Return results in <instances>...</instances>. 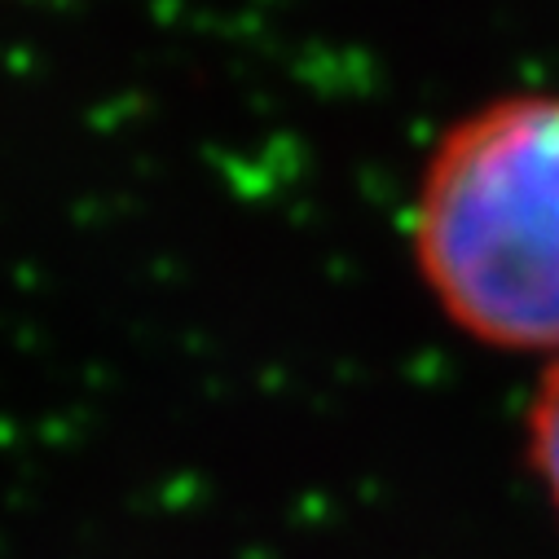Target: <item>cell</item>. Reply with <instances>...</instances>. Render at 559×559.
<instances>
[{"mask_svg":"<svg viewBox=\"0 0 559 559\" xmlns=\"http://www.w3.org/2000/svg\"><path fill=\"white\" fill-rule=\"evenodd\" d=\"M409 247L467 340L559 353V93L493 97L445 128L414 190Z\"/></svg>","mask_w":559,"mask_h":559,"instance_id":"cell-1","label":"cell"},{"mask_svg":"<svg viewBox=\"0 0 559 559\" xmlns=\"http://www.w3.org/2000/svg\"><path fill=\"white\" fill-rule=\"evenodd\" d=\"M524 454H528V467H533L550 511L559 515V353L546 361V370L537 379V392L528 401Z\"/></svg>","mask_w":559,"mask_h":559,"instance_id":"cell-2","label":"cell"}]
</instances>
